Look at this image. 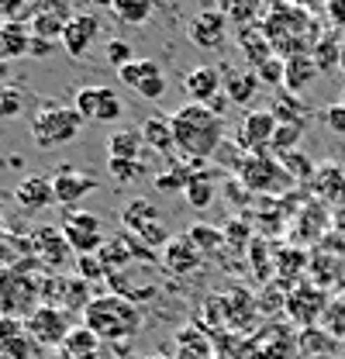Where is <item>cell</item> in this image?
Wrapping results in <instances>:
<instances>
[{"label": "cell", "mask_w": 345, "mask_h": 359, "mask_svg": "<svg viewBox=\"0 0 345 359\" xmlns=\"http://www.w3.org/2000/svg\"><path fill=\"white\" fill-rule=\"evenodd\" d=\"M170 125L176 152L194 166L208 163L224 142V118L208 104H183L180 111H172Z\"/></svg>", "instance_id": "obj_1"}, {"label": "cell", "mask_w": 345, "mask_h": 359, "mask_svg": "<svg viewBox=\"0 0 345 359\" xmlns=\"http://www.w3.org/2000/svg\"><path fill=\"white\" fill-rule=\"evenodd\" d=\"M262 35L273 48V55L290 59V55H311V48L321 42L325 28L311 11H304L297 4H280L262 21Z\"/></svg>", "instance_id": "obj_2"}, {"label": "cell", "mask_w": 345, "mask_h": 359, "mask_svg": "<svg viewBox=\"0 0 345 359\" xmlns=\"http://www.w3.org/2000/svg\"><path fill=\"white\" fill-rule=\"evenodd\" d=\"M83 328L97 335V342H125L135 339L142 332V308L131 304L118 294H100V297H90V304L83 308Z\"/></svg>", "instance_id": "obj_3"}, {"label": "cell", "mask_w": 345, "mask_h": 359, "mask_svg": "<svg viewBox=\"0 0 345 359\" xmlns=\"http://www.w3.org/2000/svg\"><path fill=\"white\" fill-rule=\"evenodd\" d=\"M83 114L76 111V104H59V100H45L32 118V138L39 149H62L69 142L80 138L83 128Z\"/></svg>", "instance_id": "obj_4"}, {"label": "cell", "mask_w": 345, "mask_h": 359, "mask_svg": "<svg viewBox=\"0 0 345 359\" xmlns=\"http://www.w3.org/2000/svg\"><path fill=\"white\" fill-rule=\"evenodd\" d=\"M32 269H4V273H0V318L28 321V318L45 304L42 301L45 273L35 276Z\"/></svg>", "instance_id": "obj_5"}, {"label": "cell", "mask_w": 345, "mask_h": 359, "mask_svg": "<svg viewBox=\"0 0 345 359\" xmlns=\"http://www.w3.org/2000/svg\"><path fill=\"white\" fill-rule=\"evenodd\" d=\"M121 224H125V231L135 235L145 249H152V252H163L166 245H170V228L163 224V215H159V208L149 201V197H131L128 204L121 208Z\"/></svg>", "instance_id": "obj_6"}, {"label": "cell", "mask_w": 345, "mask_h": 359, "mask_svg": "<svg viewBox=\"0 0 345 359\" xmlns=\"http://www.w3.org/2000/svg\"><path fill=\"white\" fill-rule=\"evenodd\" d=\"M62 235H66V242H69V249L76 252V256H93V252H100L104 249V224L100 218L93 215V211H80V208H73V211H66L62 215Z\"/></svg>", "instance_id": "obj_7"}, {"label": "cell", "mask_w": 345, "mask_h": 359, "mask_svg": "<svg viewBox=\"0 0 345 359\" xmlns=\"http://www.w3.org/2000/svg\"><path fill=\"white\" fill-rule=\"evenodd\" d=\"M73 104H76V111L83 114L86 121H97V125H114V121L125 114L121 93L114 87H100V83L80 87L76 97H73Z\"/></svg>", "instance_id": "obj_8"}, {"label": "cell", "mask_w": 345, "mask_h": 359, "mask_svg": "<svg viewBox=\"0 0 345 359\" xmlns=\"http://www.w3.org/2000/svg\"><path fill=\"white\" fill-rule=\"evenodd\" d=\"M238 170H242V183L256 194H283L287 187H294V180L283 170V163H276L269 152L245 156V166H238Z\"/></svg>", "instance_id": "obj_9"}, {"label": "cell", "mask_w": 345, "mask_h": 359, "mask_svg": "<svg viewBox=\"0 0 345 359\" xmlns=\"http://www.w3.org/2000/svg\"><path fill=\"white\" fill-rule=\"evenodd\" d=\"M107 287H111V294L125 297L131 304H142V301L156 297V263H135V266L118 269L107 276Z\"/></svg>", "instance_id": "obj_10"}, {"label": "cell", "mask_w": 345, "mask_h": 359, "mask_svg": "<svg viewBox=\"0 0 345 359\" xmlns=\"http://www.w3.org/2000/svg\"><path fill=\"white\" fill-rule=\"evenodd\" d=\"M118 76H121L125 87H131L138 97H145V100H163V93H166V76H163V69H159L156 59L135 55L131 62H125V66L118 69Z\"/></svg>", "instance_id": "obj_11"}, {"label": "cell", "mask_w": 345, "mask_h": 359, "mask_svg": "<svg viewBox=\"0 0 345 359\" xmlns=\"http://www.w3.org/2000/svg\"><path fill=\"white\" fill-rule=\"evenodd\" d=\"M52 190H55V204H62L66 211H73V208H80L86 197L97 190V177L80 170V166H62L52 177Z\"/></svg>", "instance_id": "obj_12"}, {"label": "cell", "mask_w": 345, "mask_h": 359, "mask_svg": "<svg viewBox=\"0 0 345 359\" xmlns=\"http://www.w3.org/2000/svg\"><path fill=\"white\" fill-rule=\"evenodd\" d=\"M25 325H28L32 339L39 346H48V349H62V342L69 339V311L52 308V304H42Z\"/></svg>", "instance_id": "obj_13"}, {"label": "cell", "mask_w": 345, "mask_h": 359, "mask_svg": "<svg viewBox=\"0 0 345 359\" xmlns=\"http://www.w3.org/2000/svg\"><path fill=\"white\" fill-rule=\"evenodd\" d=\"M276 114L269 111V107H262V111H249L245 118H242V128H238V145H242V152L245 156H262V152H269V145H273V135H276Z\"/></svg>", "instance_id": "obj_14"}, {"label": "cell", "mask_w": 345, "mask_h": 359, "mask_svg": "<svg viewBox=\"0 0 345 359\" xmlns=\"http://www.w3.org/2000/svg\"><path fill=\"white\" fill-rule=\"evenodd\" d=\"M97 39H100V18H97L93 11H80V14H73V18L66 21L62 35H59L62 48H66L73 59H86V55H90V48L97 45Z\"/></svg>", "instance_id": "obj_15"}, {"label": "cell", "mask_w": 345, "mask_h": 359, "mask_svg": "<svg viewBox=\"0 0 345 359\" xmlns=\"http://www.w3.org/2000/svg\"><path fill=\"white\" fill-rule=\"evenodd\" d=\"M32 256H35V263L45 269V273H55V269H62L69 263V242H66V235H62V228H39L32 238Z\"/></svg>", "instance_id": "obj_16"}, {"label": "cell", "mask_w": 345, "mask_h": 359, "mask_svg": "<svg viewBox=\"0 0 345 359\" xmlns=\"http://www.w3.org/2000/svg\"><path fill=\"white\" fill-rule=\"evenodd\" d=\"M187 35H190V42L197 45V48L217 52L221 45L228 42V18H224L221 11H201V14L190 21Z\"/></svg>", "instance_id": "obj_17"}, {"label": "cell", "mask_w": 345, "mask_h": 359, "mask_svg": "<svg viewBox=\"0 0 345 359\" xmlns=\"http://www.w3.org/2000/svg\"><path fill=\"white\" fill-rule=\"evenodd\" d=\"M159 259H163V266L170 269L172 276H190V273L201 269L204 252L197 249V242L190 235H180V238H170V245L159 252Z\"/></svg>", "instance_id": "obj_18"}, {"label": "cell", "mask_w": 345, "mask_h": 359, "mask_svg": "<svg viewBox=\"0 0 345 359\" xmlns=\"http://www.w3.org/2000/svg\"><path fill=\"white\" fill-rule=\"evenodd\" d=\"M39 349V342L32 339L25 321L14 318H0V353L7 359H32Z\"/></svg>", "instance_id": "obj_19"}, {"label": "cell", "mask_w": 345, "mask_h": 359, "mask_svg": "<svg viewBox=\"0 0 345 359\" xmlns=\"http://www.w3.org/2000/svg\"><path fill=\"white\" fill-rule=\"evenodd\" d=\"M183 90L190 97V104H215L217 93H221V73L211 69V66H197L183 76Z\"/></svg>", "instance_id": "obj_20"}, {"label": "cell", "mask_w": 345, "mask_h": 359, "mask_svg": "<svg viewBox=\"0 0 345 359\" xmlns=\"http://www.w3.org/2000/svg\"><path fill=\"white\" fill-rule=\"evenodd\" d=\"M14 201L25 208V211H45L55 204V190H52V180L45 177H25L14 187Z\"/></svg>", "instance_id": "obj_21"}, {"label": "cell", "mask_w": 345, "mask_h": 359, "mask_svg": "<svg viewBox=\"0 0 345 359\" xmlns=\"http://www.w3.org/2000/svg\"><path fill=\"white\" fill-rule=\"evenodd\" d=\"M314 190L321 194V201L345 208V166L339 163H321L314 170Z\"/></svg>", "instance_id": "obj_22"}, {"label": "cell", "mask_w": 345, "mask_h": 359, "mask_svg": "<svg viewBox=\"0 0 345 359\" xmlns=\"http://www.w3.org/2000/svg\"><path fill=\"white\" fill-rule=\"evenodd\" d=\"M318 73L321 69L314 66L311 55H290V59H283V87L290 90V93H301L307 83H314Z\"/></svg>", "instance_id": "obj_23"}, {"label": "cell", "mask_w": 345, "mask_h": 359, "mask_svg": "<svg viewBox=\"0 0 345 359\" xmlns=\"http://www.w3.org/2000/svg\"><path fill=\"white\" fill-rule=\"evenodd\" d=\"M142 138H145V145L152 149V152H159V156H170L176 152V142H172V125L170 118H163V114H152L142 128Z\"/></svg>", "instance_id": "obj_24"}, {"label": "cell", "mask_w": 345, "mask_h": 359, "mask_svg": "<svg viewBox=\"0 0 345 359\" xmlns=\"http://www.w3.org/2000/svg\"><path fill=\"white\" fill-rule=\"evenodd\" d=\"M187 204L194 208V211H204V208H211L217 197V183L215 177H208V173H201V170H194V177L187 183Z\"/></svg>", "instance_id": "obj_25"}, {"label": "cell", "mask_w": 345, "mask_h": 359, "mask_svg": "<svg viewBox=\"0 0 345 359\" xmlns=\"http://www.w3.org/2000/svg\"><path fill=\"white\" fill-rule=\"evenodd\" d=\"M142 149H145V138L135 128L114 132L107 138V159H142Z\"/></svg>", "instance_id": "obj_26"}, {"label": "cell", "mask_w": 345, "mask_h": 359, "mask_svg": "<svg viewBox=\"0 0 345 359\" xmlns=\"http://www.w3.org/2000/svg\"><path fill=\"white\" fill-rule=\"evenodd\" d=\"M114 18L121 21V25H131V28H138V25H149L152 21V14H156V0H114Z\"/></svg>", "instance_id": "obj_27"}, {"label": "cell", "mask_w": 345, "mask_h": 359, "mask_svg": "<svg viewBox=\"0 0 345 359\" xmlns=\"http://www.w3.org/2000/svg\"><path fill=\"white\" fill-rule=\"evenodd\" d=\"M0 48H4V55H25L32 48V28L21 21H7L0 28Z\"/></svg>", "instance_id": "obj_28"}, {"label": "cell", "mask_w": 345, "mask_h": 359, "mask_svg": "<svg viewBox=\"0 0 345 359\" xmlns=\"http://www.w3.org/2000/svg\"><path fill=\"white\" fill-rule=\"evenodd\" d=\"M259 76L256 73H231L228 80H224V90H228V97L238 104V107H245V104H252V97L259 93Z\"/></svg>", "instance_id": "obj_29"}, {"label": "cell", "mask_w": 345, "mask_h": 359, "mask_svg": "<svg viewBox=\"0 0 345 359\" xmlns=\"http://www.w3.org/2000/svg\"><path fill=\"white\" fill-rule=\"evenodd\" d=\"M339 45H342V35L325 32L321 42L311 48V59H314V66H318L321 73H325V69H339Z\"/></svg>", "instance_id": "obj_30"}, {"label": "cell", "mask_w": 345, "mask_h": 359, "mask_svg": "<svg viewBox=\"0 0 345 359\" xmlns=\"http://www.w3.org/2000/svg\"><path fill=\"white\" fill-rule=\"evenodd\" d=\"M93 349H97V335L86 328H76L62 342V359H93Z\"/></svg>", "instance_id": "obj_31"}, {"label": "cell", "mask_w": 345, "mask_h": 359, "mask_svg": "<svg viewBox=\"0 0 345 359\" xmlns=\"http://www.w3.org/2000/svg\"><path fill=\"white\" fill-rule=\"evenodd\" d=\"M301 135H304V125H297V121H280V125H276V135H273V145H269V152H276V156L297 152V145H301Z\"/></svg>", "instance_id": "obj_32"}, {"label": "cell", "mask_w": 345, "mask_h": 359, "mask_svg": "<svg viewBox=\"0 0 345 359\" xmlns=\"http://www.w3.org/2000/svg\"><path fill=\"white\" fill-rule=\"evenodd\" d=\"M25 111V90H18L14 83H0V125L18 118Z\"/></svg>", "instance_id": "obj_33"}, {"label": "cell", "mask_w": 345, "mask_h": 359, "mask_svg": "<svg viewBox=\"0 0 345 359\" xmlns=\"http://www.w3.org/2000/svg\"><path fill=\"white\" fill-rule=\"evenodd\" d=\"M107 173L114 183H138L145 177V166L142 159H107Z\"/></svg>", "instance_id": "obj_34"}, {"label": "cell", "mask_w": 345, "mask_h": 359, "mask_svg": "<svg viewBox=\"0 0 345 359\" xmlns=\"http://www.w3.org/2000/svg\"><path fill=\"white\" fill-rule=\"evenodd\" d=\"M242 48L249 52V59L252 62H266V59H273V48H269V42H266V35H262V28H245L242 32Z\"/></svg>", "instance_id": "obj_35"}, {"label": "cell", "mask_w": 345, "mask_h": 359, "mask_svg": "<svg viewBox=\"0 0 345 359\" xmlns=\"http://www.w3.org/2000/svg\"><path fill=\"white\" fill-rule=\"evenodd\" d=\"M76 276H80L83 283H97V280H107V266H104L100 252H93V256H76Z\"/></svg>", "instance_id": "obj_36"}, {"label": "cell", "mask_w": 345, "mask_h": 359, "mask_svg": "<svg viewBox=\"0 0 345 359\" xmlns=\"http://www.w3.org/2000/svg\"><path fill=\"white\" fill-rule=\"evenodd\" d=\"M280 163H283V170L290 173V180H314V170H318L301 152H287V156H280Z\"/></svg>", "instance_id": "obj_37"}, {"label": "cell", "mask_w": 345, "mask_h": 359, "mask_svg": "<svg viewBox=\"0 0 345 359\" xmlns=\"http://www.w3.org/2000/svg\"><path fill=\"white\" fill-rule=\"evenodd\" d=\"M190 177H194V166H180V163H176L170 173H159L152 183H156L159 190H187Z\"/></svg>", "instance_id": "obj_38"}, {"label": "cell", "mask_w": 345, "mask_h": 359, "mask_svg": "<svg viewBox=\"0 0 345 359\" xmlns=\"http://www.w3.org/2000/svg\"><path fill=\"white\" fill-rule=\"evenodd\" d=\"M104 52H107V62H111L114 69H121L125 62H131V59H135V52H131V45H128V42H121V39H111Z\"/></svg>", "instance_id": "obj_39"}, {"label": "cell", "mask_w": 345, "mask_h": 359, "mask_svg": "<svg viewBox=\"0 0 345 359\" xmlns=\"http://www.w3.org/2000/svg\"><path fill=\"white\" fill-rule=\"evenodd\" d=\"M256 76H259V83H280V87H283V59H280V55L266 59L256 69Z\"/></svg>", "instance_id": "obj_40"}, {"label": "cell", "mask_w": 345, "mask_h": 359, "mask_svg": "<svg viewBox=\"0 0 345 359\" xmlns=\"http://www.w3.org/2000/svg\"><path fill=\"white\" fill-rule=\"evenodd\" d=\"M325 128L328 132H335V135H345V104L339 100V104H332V107H325Z\"/></svg>", "instance_id": "obj_41"}, {"label": "cell", "mask_w": 345, "mask_h": 359, "mask_svg": "<svg viewBox=\"0 0 345 359\" xmlns=\"http://www.w3.org/2000/svg\"><path fill=\"white\" fill-rule=\"evenodd\" d=\"M325 14H328L332 28H339L345 35V0H328V4H325Z\"/></svg>", "instance_id": "obj_42"}, {"label": "cell", "mask_w": 345, "mask_h": 359, "mask_svg": "<svg viewBox=\"0 0 345 359\" xmlns=\"http://www.w3.org/2000/svg\"><path fill=\"white\" fill-rule=\"evenodd\" d=\"M290 4H297L304 11H311V7H318V4H328V0H290Z\"/></svg>", "instance_id": "obj_43"}, {"label": "cell", "mask_w": 345, "mask_h": 359, "mask_svg": "<svg viewBox=\"0 0 345 359\" xmlns=\"http://www.w3.org/2000/svg\"><path fill=\"white\" fill-rule=\"evenodd\" d=\"M339 69L345 73V35H342V45H339Z\"/></svg>", "instance_id": "obj_44"}, {"label": "cell", "mask_w": 345, "mask_h": 359, "mask_svg": "<svg viewBox=\"0 0 345 359\" xmlns=\"http://www.w3.org/2000/svg\"><path fill=\"white\" fill-rule=\"evenodd\" d=\"M93 7H114V0H90Z\"/></svg>", "instance_id": "obj_45"}, {"label": "cell", "mask_w": 345, "mask_h": 359, "mask_svg": "<svg viewBox=\"0 0 345 359\" xmlns=\"http://www.w3.org/2000/svg\"><path fill=\"white\" fill-rule=\"evenodd\" d=\"M145 359H172V356H166V353H152V356H145Z\"/></svg>", "instance_id": "obj_46"}, {"label": "cell", "mask_w": 345, "mask_h": 359, "mask_svg": "<svg viewBox=\"0 0 345 359\" xmlns=\"http://www.w3.org/2000/svg\"><path fill=\"white\" fill-rule=\"evenodd\" d=\"M0 222H4V204H0Z\"/></svg>", "instance_id": "obj_47"}, {"label": "cell", "mask_w": 345, "mask_h": 359, "mask_svg": "<svg viewBox=\"0 0 345 359\" xmlns=\"http://www.w3.org/2000/svg\"><path fill=\"white\" fill-rule=\"evenodd\" d=\"M342 104H345V90H342Z\"/></svg>", "instance_id": "obj_48"}]
</instances>
